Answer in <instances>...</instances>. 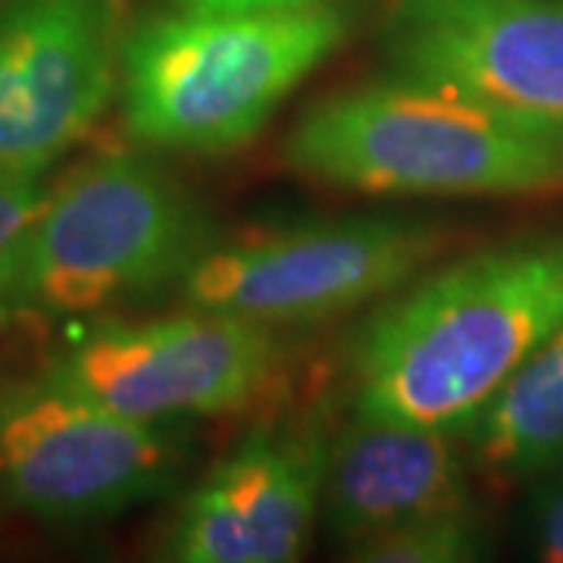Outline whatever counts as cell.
Instances as JSON below:
<instances>
[{"instance_id":"cell-1","label":"cell","mask_w":563,"mask_h":563,"mask_svg":"<svg viewBox=\"0 0 563 563\" xmlns=\"http://www.w3.org/2000/svg\"><path fill=\"white\" fill-rule=\"evenodd\" d=\"M563 325V239H529L442 266L363 325L354 413L466 432Z\"/></svg>"},{"instance_id":"cell-2","label":"cell","mask_w":563,"mask_h":563,"mask_svg":"<svg viewBox=\"0 0 563 563\" xmlns=\"http://www.w3.org/2000/svg\"><path fill=\"white\" fill-rule=\"evenodd\" d=\"M282 151L307 179L363 195H563V122L404 76L329 95Z\"/></svg>"},{"instance_id":"cell-3","label":"cell","mask_w":563,"mask_h":563,"mask_svg":"<svg viewBox=\"0 0 563 563\" xmlns=\"http://www.w3.org/2000/svg\"><path fill=\"white\" fill-rule=\"evenodd\" d=\"M342 38L344 16L322 3L254 13L181 7L141 22L122 41L129 132L185 154L235 151Z\"/></svg>"},{"instance_id":"cell-4","label":"cell","mask_w":563,"mask_h":563,"mask_svg":"<svg viewBox=\"0 0 563 563\" xmlns=\"http://www.w3.org/2000/svg\"><path fill=\"white\" fill-rule=\"evenodd\" d=\"M213 247L203 203L157 163L107 154L47 195L22 247L10 307L76 317L154 291Z\"/></svg>"},{"instance_id":"cell-5","label":"cell","mask_w":563,"mask_h":563,"mask_svg":"<svg viewBox=\"0 0 563 563\" xmlns=\"http://www.w3.org/2000/svg\"><path fill=\"white\" fill-rule=\"evenodd\" d=\"M185 451L166 422H144L41 379L0 385V488L41 520L117 517L166 495Z\"/></svg>"},{"instance_id":"cell-6","label":"cell","mask_w":563,"mask_h":563,"mask_svg":"<svg viewBox=\"0 0 563 563\" xmlns=\"http://www.w3.org/2000/svg\"><path fill=\"white\" fill-rule=\"evenodd\" d=\"M439 247L442 232L398 217L276 229L213 244L181 276V298L261 325L329 320L404 285Z\"/></svg>"},{"instance_id":"cell-7","label":"cell","mask_w":563,"mask_h":563,"mask_svg":"<svg viewBox=\"0 0 563 563\" xmlns=\"http://www.w3.org/2000/svg\"><path fill=\"white\" fill-rule=\"evenodd\" d=\"M276 361L269 325L191 307L181 317L98 325L47 376L113 413L169 426L247 407L273 383Z\"/></svg>"},{"instance_id":"cell-8","label":"cell","mask_w":563,"mask_h":563,"mask_svg":"<svg viewBox=\"0 0 563 563\" xmlns=\"http://www.w3.org/2000/svg\"><path fill=\"white\" fill-rule=\"evenodd\" d=\"M120 0L0 3V176H41L120 85Z\"/></svg>"},{"instance_id":"cell-9","label":"cell","mask_w":563,"mask_h":563,"mask_svg":"<svg viewBox=\"0 0 563 563\" xmlns=\"http://www.w3.org/2000/svg\"><path fill=\"white\" fill-rule=\"evenodd\" d=\"M391 76L563 122V0H401Z\"/></svg>"},{"instance_id":"cell-10","label":"cell","mask_w":563,"mask_h":563,"mask_svg":"<svg viewBox=\"0 0 563 563\" xmlns=\"http://www.w3.org/2000/svg\"><path fill=\"white\" fill-rule=\"evenodd\" d=\"M329 448L320 422L244 435L176 510L166 561H298L320 517Z\"/></svg>"},{"instance_id":"cell-11","label":"cell","mask_w":563,"mask_h":563,"mask_svg":"<svg viewBox=\"0 0 563 563\" xmlns=\"http://www.w3.org/2000/svg\"><path fill=\"white\" fill-rule=\"evenodd\" d=\"M322 507L344 548L422 517L470 510L454 432L354 413L329 448Z\"/></svg>"},{"instance_id":"cell-12","label":"cell","mask_w":563,"mask_h":563,"mask_svg":"<svg viewBox=\"0 0 563 563\" xmlns=\"http://www.w3.org/2000/svg\"><path fill=\"white\" fill-rule=\"evenodd\" d=\"M492 476L526 479L563 466V325L548 335L466 429Z\"/></svg>"},{"instance_id":"cell-13","label":"cell","mask_w":563,"mask_h":563,"mask_svg":"<svg viewBox=\"0 0 563 563\" xmlns=\"http://www.w3.org/2000/svg\"><path fill=\"white\" fill-rule=\"evenodd\" d=\"M361 563H466L483 554V529L470 510L422 517L344 548Z\"/></svg>"},{"instance_id":"cell-14","label":"cell","mask_w":563,"mask_h":563,"mask_svg":"<svg viewBox=\"0 0 563 563\" xmlns=\"http://www.w3.org/2000/svg\"><path fill=\"white\" fill-rule=\"evenodd\" d=\"M51 188L41 176H0V322L13 317L10 295L20 269L22 247L38 222Z\"/></svg>"},{"instance_id":"cell-15","label":"cell","mask_w":563,"mask_h":563,"mask_svg":"<svg viewBox=\"0 0 563 563\" xmlns=\"http://www.w3.org/2000/svg\"><path fill=\"white\" fill-rule=\"evenodd\" d=\"M536 551L542 561L563 563V476L544 485L532 510Z\"/></svg>"},{"instance_id":"cell-16","label":"cell","mask_w":563,"mask_h":563,"mask_svg":"<svg viewBox=\"0 0 563 563\" xmlns=\"http://www.w3.org/2000/svg\"><path fill=\"white\" fill-rule=\"evenodd\" d=\"M185 10H210V13H254V10H285L317 0H176Z\"/></svg>"}]
</instances>
